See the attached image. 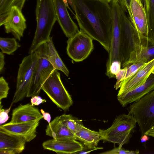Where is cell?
Instances as JSON below:
<instances>
[{"label":"cell","mask_w":154,"mask_h":154,"mask_svg":"<svg viewBox=\"0 0 154 154\" xmlns=\"http://www.w3.org/2000/svg\"><path fill=\"white\" fill-rule=\"evenodd\" d=\"M67 1L75 13L80 30L98 41L109 53L112 32L111 1Z\"/></svg>","instance_id":"cell-1"},{"label":"cell","mask_w":154,"mask_h":154,"mask_svg":"<svg viewBox=\"0 0 154 154\" xmlns=\"http://www.w3.org/2000/svg\"><path fill=\"white\" fill-rule=\"evenodd\" d=\"M37 26L29 54L34 52L42 44L47 42L53 26L57 20L53 0H37Z\"/></svg>","instance_id":"cell-2"},{"label":"cell","mask_w":154,"mask_h":154,"mask_svg":"<svg viewBox=\"0 0 154 154\" xmlns=\"http://www.w3.org/2000/svg\"><path fill=\"white\" fill-rule=\"evenodd\" d=\"M137 121L132 115L123 114L117 116L111 126L106 130L99 129L102 140L118 143L121 147L129 141Z\"/></svg>","instance_id":"cell-3"},{"label":"cell","mask_w":154,"mask_h":154,"mask_svg":"<svg viewBox=\"0 0 154 154\" xmlns=\"http://www.w3.org/2000/svg\"><path fill=\"white\" fill-rule=\"evenodd\" d=\"M112 14V32L110 51L107 61L106 74L109 72L112 62L122 61V12L123 7L119 0H111Z\"/></svg>","instance_id":"cell-4"},{"label":"cell","mask_w":154,"mask_h":154,"mask_svg":"<svg viewBox=\"0 0 154 154\" xmlns=\"http://www.w3.org/2000/svg\"><path fill=\"white\" fill-rule=\"evenodd\" d=\"M129 114L138 124L142 135L154 126V89L130 105Z\"/></svg>","instance_id":"cell-5"},{"label":"cell","mask_w":154,"mask_h":154,"mask_svg":"<svg viewBox=\"0 0 154 154\" xmlns=\"http://www.w3.org/2000/svg\"><path fill=\"white\" fill-rule=\"evenodd\" d=\"M35 51L38 58L26 97L38 95L43 84L55 69L48 59L47 42L40 45Z\"/></svg>","instance_id":"cell-6"},{"label":"cell","mask_w":154,"mask_h":154,"mask_svg":"<svg viewBox=\"0 0 154 154\" xmlns=\"http://www.w3.org/2000/svg\"><path fill=\"white\" fill-rule=\"evenodd\" d=\"M41 89L57 106L64 110H67L72 105V98L63 84L57 70H54Z\"/></svg>","instance_id":"cell-7"},{"label":"cell","mask_w":154,"mask_h":154,"mask_svg":"<svg viewBox=\"0 0 154 154\" xmlns=\"http://www.w3.org/2000/svg\"><path fill=\"white\" fill-rule=\"evenodd\" d=\"M38 58V54L34 51L24 57L19 65L16 90L12 103L20 101L26 97Z\"/></svg>","instance_id":"cell-8"},{"label":"cell","mask_w":154,"mask_h":154,"mask_svg":"<svg viewBox=\"0 0 154 154\" xmlns=\"http://www.w3.org/2000/svg\"><path fill=\"white\" fill-rule=\"evenodd\" d=\"M154 58V45L135 29L134 48L122 63V67L124 68L135 63H145Z\"/></svg>","instance_id":"cell-9"},{"label":"cell","mask_w":154,"mask_h":154,"mask_svg":"<svg viewBox=\"0 0 154 154\" xmlns=\"http://www.w3.org/2000/svg\"><path fill=\"white\" fill-rule=\"evenodd\" d=\"M67 42V54L76 62L86 59L94 49L93 39L81 30L69 38Z\"/></svg>","instance_id":"cell-10"},{"label":"cell","mask_w":154,"mask_h":154,"mask_svg":"<svg viewBox=\"0 0 154 154\" xmlns=\"http://www.w3.org/2000/svg\"><path fill=\"white\" fill-rule=\"evenodd\" d=\"M154 71V58L145 63L133 75L122 82L117 96L143 84Z\"/></svg>","instance_id":"cell-11"},{"label":"cell","mask_w":154,"mask_h":154,"mask_svg":"<svg viewBox=\"0 0 154 154\" xmlns=\"http://www.w3.org/2000/svg\"><path fill=\"white\" fill-rule=\"evenodd\" d=\"M4 25L6 33H11L16 39L20 41L26 28V20L22 11L16 6L12 7Z\"/></svg>","instance_id":"cell-12"},{"label":"cell","mask_w":154,"mask_h":154,"mask_svg":"<svg viewBox=\"0 0 154 154\" xmlns=\"http://www.w3.org/2000/svg\"><path fill=\"white\" fill-rule=\"evenodd\" d=\"M53 0L57 20L65 35L69 38L72 37L80 31L77 25L71 17L63 0Z\"/></svg>","instance_id":"cell-13"},{"label":"cell","mask_w":154,"mask_h":154,"mask_svg":"<svg viewBox=\"0 0 154 154\" xmlns=\"http://www.w3.org/2000/svg\"><path fill=\"white\" fill-rule=\"evenodd\" d=\"M130 9L131 16V22L137 31L145 37L149 42L148 26L142 2L140 0H131Z\"/></svg>","instance_id":"cell-14"},{"label":"cell","mask_w":154,"mask_h":154,"mask_svg":"<svg viewBox=\"0 0 154 154\" xmlns=\"http://www.w3.org/2000/svg\"><path fill=\"white\" fill-rule=\"evenodd\" d=\"M40 120L14 123L10 122L1 125L0 129L7 132L21 136L26 142H29L36 137V130L39 125Z\"/></svg>","instance_id":"cell-15"},{"label":"cell","mask_w":154,"mask_h":154,"mask_svg":"<svg viewBox=\"0 0 154 154\" xmlns=\"http://www.w3.org/2000/svg\"><path fill=\"white\" fill-rule=\"evenodd\" d=\"M42 145L44 149L59 154H75L83 148V145L72 139H53L45 141Z\"/></svg>","instance_id":"cell-16"},{"label":"cell","mask_w":154,"mask_h":154,"mask_svg":"<svg viewBox=\"0 0 154 154\" xmlns=\"http://www.w3.org/2000/svg\"><path fill=\"white\" fill-rule=\"evenodd\" d=\"M154 89V71L143 84L128 92L117 96V99L123 107L137 101Z\"/></svg>","instance_id":"cell-17"},{"label":"cell","mask_w":154,"mask_h":154,"mask_svg":"<svg viewBox=\"0 0 154 154\" xmlns=\"http://www.w3.org/2000/svg\"><path fill=\"white\" fill-rule=\"evenodd\" d=\"M43 116L37 108L31 104H20L14 109L11 122L18 123L40 120Z\"/></svg>","instance_id":"cell-18"},{"label":"cell","mask_w":154,"mask_h":154,"mask_svg":"<svg viewBox=\"0 0 154 154\" xmlns=\"http://www.w3.org/2000/svg\"><path fill=\"white\" fill-rule=\"evenodd\" d=\"M26 142L23 137L0 129V149H12L19 154L24 149Z\"/></svg>","instance_id":"cell-19"},{"label":"cell","mask_w":154,"mask_h":154,"mask_svg":"<svg viewBox=\"0 0 154 154\" xmlns=\"http://www.w3.org/2000/svg\"><path fill=\"white\" fill-rule=\"evenodd\" d=\"M46 135L55 140L72 139L76 140L75 134L61 123L59 116L48 124L45 130Z\"/></svg>","instance_id":"cell-20"},{"label":"cell","mask_w":154,"mask_h":154,"mask_svg":"<svg viewBox=\"0 0 154 154\" xmlns=\"http://www.w3.org/2000/svg\"><path fill=\"white\" fill-rule=\"evenodd\" d=\"M76 140L82 142L83 145L89 147H97L102 140L100 132L91 130L84 126L75 134Z\"/></svg>","instance_id":"cell-21"},{"label":"cell","mask_w":154,"mask_h":154,"mask_svg":"<svg viewBox=\"0 0 154 154\" xmlns=\"http://www.w3.org/2000/svg\"><path fill=\"white\" fill-rule=\"evenodd\" d=\"M47 43L49 61L55 69L61 71L68 76L69 71L59 56L54 45L52 37H50Z\"/></svg>","instance_id":"cell-22"},{"label":"cell","mask_w":154,"mask_h":154,"mask_svg":"<svg viewBox=\"0 0 154 154\" xmlns=\"http://www.w3.org/2000/svg\"><path fill=\"white\" fill-rule=\"evenodd\" d=\"M148 26L149 41L154 45V0H143Z\"/></svg>","instance_id":"cell-23"},{"label":"cell","mask_w":154,"mask_h":154,"mask_svg":"<svg viewBox=\"0 0 154 154\" xmlns=\"http://www.w3.org/2000/svg\"><path fill=\"white\" fill-rule=\"evenodd\" d=\"M60 122L74 134L84 126L82 121L70 114H63L59 116Z\"/></svg>","instance_id":"cell-24"},{"label":"cell","mask_w":154,"mask_h":154,"mask_svg":"<svg viewBox=\"0 0 154 154\" xmlns=\"http://www.w3.org/2000/svg\"><path fill=\"white\" fill-rule=\"evenodd\" d=\"M20 46L15 38H0V48L3 53L11 54Z\"/></svg>","instance_id":"cell-25"},{"label":"cell","mask_w":154,"mask_h":154,"mask_svg":"<svg viewBox=\"0 0 154 154\" xmlns=\"http://www.w3.org/2000/svg\"><path fill=\"white\" fill-rule=\"evenodd\" d=\"M27 0H0V14L8 13L13 6L18 7L21 10Z\"/></svg>","instance_id":"cell-26"},{"label":"cell","mask_w":154,"mask_h":154,"mask_svg":"<svg viewBox=\"0 0 154 154\" xmlns=\"http://www.w3.org/2000/svg\"><path fill=\"white\" fill-rule=\"evenodd\" d=\"M139 152L138 150H125L122 147L119 146L110 150L100 153L103 154H138Z\"/></svg>","instance_id":"cell-27"},{"label":"cell","mask_w":154,"mask_h":154,"mask_svg":"<svg viewBox=\"0 0 154 154\" xmlns=\"http://www.w3.org/2000/svg\"><path fill=\"white\" fill-rule=\"evenodd\" d=\"M9 88L8 84L2 76L0 78V101L6 98L8 93Z\"/></svg>","instance_id":"cell-28"},{"label":"cell","mask_w":154,"mask_h":154,"mask_svg":"<svg viewBox=\"0 0 154 154\" xmlns=\"http://www.w3.org/2000/svg\"><path fill=\"white\" fill-rule=\"evenodd\" d=\"M121 63L119 61H115L112 62L109 68V72L106 75L109 78L115 77L120 70Z\"/></svg>","instance_id":"cell-29"},{"label":"cell","mask_w":154,"mask_h":154,"mask_svg":"<svg viewBox=\"0 0 154 154\" xmlns=\"http://www.w3.org/2000/svg\"><path fill=\"white\" fill-rule=\"evenodd\" d=\"M144 63H135L125 67L126 70L124 80L131 76Z\"/></svg>","instance_id":"cell-30"},{"label":"cell","mask_w":154,"mask_h":154,"mask_svg":"<svg viewBox=\"0 0 154 154\" xmlns=\"http://www.w3.org/2000/svg\"><path fill=\"white\" fill-rule=\"evenodd\" d=\"M12 103H11L10 106L7 109H0V124L1 125L6 122L8 119L9 116L8 113L10 111Z\"/></svg>","instance_id":"cell-31"},{"label":"cell","mask_w":154,"mask_h":154,"mask_svg":"<svg viewBox=\"0 0 154 154\" xmlns=\"http://www.w3.org/2000/svg\"><path fill=\"white\" fill-rule=\"evenodd\" d=\"M131 0H119L121 4L125 9V11L128 12L129 17L130 20L131 19V16L130 9V5Z\"/></svg>","instance_id":"cell-32"},{"label":"cell","mask_w":154,"mask_h":154,"mask_svg":"<svg viewBox=\"0 0 154 154\" xmlns=\"http://www.w3.org/2000/svg\"><path fill=\"white\" fill-rule=\"evenodd\" d=\"M46 102V100L42 99L38 95H35L32 97L30 100L31 104L33 106H38Z\"/></svg>","instance_id":"cell-33"},{"label":"cell","mask_w":154,"mask_h":154,"mask_svg":"<svg viewBox=\"0 0 154 154\" xmlns=\"http://www.w3.org/2000/svg\"><path fill=\"white\" fill-rule=\"evenodd\" d=\"M103 149V148L102 147H89L83 146V149L82 150L77 152L75 154H87L96 150L102 149Z\"/></svg>","instance_id":"cell-34"},{"label":"cell","mask_w":154,"mask_h":154,"mask_svg":"<svg viewBox=\"0 0 154 154\" xmlns=\"http://www.w3.org/2000/svg\"><path fill=\"white\" fill-rule=\"evenodd\" d=\"M40 111L43 116V118L46 121L48 124L50 123L51 120V116L50 114L48 112H45L42 109H41Z\"/></svg>","instance_id":"cell-35"},{"label":"cell","mask_w":154,"mask_h":154,"mask_svg":"<svg viewBox=\"0 0 154 154\" xmlns=\"http://www.w3.org/2000/svg\"><path fill=\"white\" fill-rule=\"evenodd\" d=\"M4 57L5 56L3 53L1 52H0V72L1 73L2 72L5 65Z\"/></svg>","instance_id":"cell-36"},{"label":"cell","mask_w":154,"mask_h":154,"mask_svg":"<svg viewBox=\"0 0 154 154\" xmlns=\"http://www.w3.org/2000/svg\"><path fill=\"white\" fill-rule=\"evenodd\" d=\"M0 154H16L14 150L8 149H0Z\"/></svg>","instance_id":"cell-37"},{"label":"cell","mask_w":154,"mask_h":154,"mask_svg":"<svg viewBox=\"0 0 154 154\" xmlns=\"http://www.w3.org/2000/svg\"><path fill=\"white\" fill-rule=\"evenodd\" d=\"M8 15V13L0 14V26L4 25Z\"/></svg>","instance_id":"cell-38"},{"label":"cell","mask_w":154,"mask_h":154,"mask_svg":"<svg viewBox=\"0 0 154 154\" xmlns=\"http://www.w3.org/2000/svg\"><path fill=\"white\" fill-rule=\"evenodd\" d=\"M145 134L148 136L154 137V126L150 130L147 131Z\"/></svg>","instance_id":"cell-39"},{"label":"cell","mask_w":154,"mask_h":154,"mask_svg":"<svg viewBox=\"0 0 154 154\" xmlns=\"http://www.w3.org/2000/svg\"><path fill=\"white\" fill-rule=\"evenodd\" d=\"M149 139V137H148V136L145 134L142 135L140 139V142L142 143H144L148 140Z\"/></svg>","instance_id":"cell-40"},{"label":"cell","mask_w":154,"mask_h":154,"mask_svg":"<svg viewBox=\"0 0 154 154\" xmlns=\"http://www.w3.org/2000/svg\"><path fill=\"white\" fill-rule=\"evenodd\" d=\"M105 0V1H110L111 0Z\"/></svg>","instance_id":"cell-41"},{"label":"cell","mask_w":154,"mask_h":154,"mask_svg":"<svg viewBox=\"0 0 154 154\" xmlns=\"http://www.w3.org/2000/svg\"><path fill=\"white\" fill-rule=\"evenodd\" d=\"M142 3L143 2V0H140Z\"/></svg>","instance_id":"cell-42"}]
</instances>
